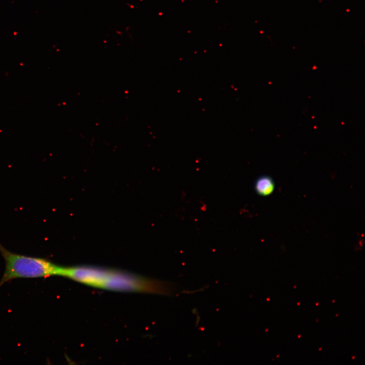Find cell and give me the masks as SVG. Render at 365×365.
Wrapping results in <instances>:
<instances>
[{
    "label": "cell",
    "instance_id": "7a4b0ae2",
    "mask_svg": "<svg viewBox=\"0 0 365 365\" xmlns=\"http://www.w3.org/2000/svg\"><path fill=\"white\" fill-rule=\"evenodd\" d=\"M0 253L6 263L5 272L0 281V286L15 278L57 276L60 266L46 259L12 252L1 243Z\"/></svg>",
    "mask_w": 365,
    "mask_h": 365
},
{
    "label": "cell",
    "instance_id": "6da1fadb",
    "mask_svg": "<svg viewBox=\"0 0 365 365\" xmlns=\"http://www.w3.org/2000/svg\"><path fill=\"white\" fill-rule=\"evenodd\" d=\"M63 276L93 287L106 290L170 296L175 293L170 282L151 279L118 270L90 266L65 267Z\"/></svg>",
    "mask_w": 365,
    "mask_h": 365
},
{
    "label": "cell",
    "instance_id": "3957f363",
    "mask_svg": "<svg viewBox=\"0 0 365 365\" xmlns=\"http://www.w3.org/2000/svg\"><path fill=\"white\" fill-rule=\"evenodd\" d=\"M254 188L259 195L267 196L271 195L274 191L275 184L271 177L262 175L256 180Z\"/></svg>",
    "mask_w": 365,
    "mask_h": 365
}]
</instances>
